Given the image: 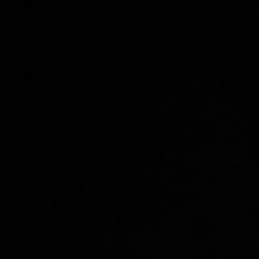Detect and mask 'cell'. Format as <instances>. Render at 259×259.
I'll use <instances>...</instances> for the list:
<instances>
[]
</instances>
